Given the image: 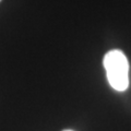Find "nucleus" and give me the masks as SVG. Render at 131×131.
<instances>
[{"label":"nucleus","instance_id":"obj_1","mask_svg":"<svg viewBox=\"0 0 131 131\" xmlns=\"http://www.w3.org/2000/svg\"><path fill=\"white\" fill-rule=\"evenodd\" d=\"M104 67L110 86L119 92L129 86V62L126 55L119 49L108 51L104 57Z\"/></svg>","mask_w":131,"mask_h":131},{"label":"nucleus","instance_id":"obj_2","mask_svg":"<svg viewBox=\"0 0 131 131\" xmlns=\"http://www.w3.org/2000/svg\"><path fill=\"white\" fill-rule=\"evenodd\" d=\"M64 131H72V130H64Z\"/></svg>","mask_w":131,"mask_h":131},{"label":"nucleus","instance_id":"obj_3","mask_svg":"<svg viewBox=\"0 0 131 131\" xmlns=\"http://www.w3.org/2000/svg\"><path fill=\"white\" fill-rule=\"evenodd\" d=\"M0 1H1V0H0Z\"/></svg>","mask_w":131,"mask_h":131}]
</instances>
